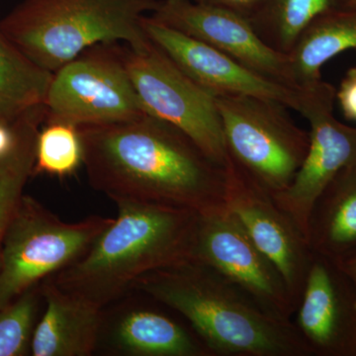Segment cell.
<instances>
[{"instance_id": "obj_1", "label": "cell", "mask_w": 356, "mask_h": 356, "mask_svg": "<svg viewBox=\"0 0 356 356\" xmlns=\"http://www.w3.org/2000/svg\"><path fill=\"white\" fill-rule=\"evenodd\" d=\"M79 131L89 184L114 203L159 204L197 214L224 207L225 166L172 124L146 113Z\"/></svg>"}, {"instance_id": "obj_2", "label": "cell", "mask_w": 356, "mask_h": 356, "mask_svg": "<svg viewBox=\"0 0 356 356\" xmlns=\"http://www.w3.org/2000/svg\"><path fill=\"white\" fill-rule=\"evenodd\" d=\"M134 289L181 315L212 355L305 356L310 350L291 322L202 262L186 259L139 278Z\"/></svg>"}, {"instance_id": "obj_3", "label": "cell", "mask_w": 356, "mask_h": 356, "mask_svg": "<svg viewBox=\"0 0 356 356\" xmlns=\"http://www.w3.org/2000/svg\"><path fill=\"white\" fill-rule=\"evenodd\" d=\"M117 216L77 261L48 278L105 309L142 276L191 257L197 213L159 204L117 201Z\"/></svg>"}, {"instance_id": "obj_4", "label": "cell", "mask_w": 356, "mask_h": 356, "mask_svg": "<svg viewBox=\"0 0 356 356\" xmlns=\"http://www.w3.org/2000/svg\"><path fill=\"white\" fill-rule=\"evenodd\" d=\"M159 1L23 0L0 21V30L33 62L56 72L96 44L149 43L142 20Z\"/></svg>"}, {"instance_id": "obj_5", "label": "cell", "mask_w": 356, "mask_h": 356, "mask_svg": "<svg viewBox=\"0 0 356 356\" xmlns=\"http://www.w3.org/2000/svg\"><path fill=\"white\" fill-rule=\"evenodd\" d=\"M112 221L91 216L65 222L36 199L23 195L2 245L0 310L83 257Z\"/></svg>"}, {"instance_id": "obj_6", "label": "cell", "mask_w": 356, "mask_h": 356, "mask_svg": "<svg viewBox=\"0 0 356 356\" xmlns=\"http://www.w3.org/2000/svg\"><path fill=\"white\" fill-rule=\"evenodd\" d=\"M216 103L229 156L273 195L286 189L308 152L309 132L274 100L219 96Z\"/></svg>"}, {"instance_id": "obj_7", "label": "cell", "mask_w": 356, "mask_h": 356, "mask_svg": "<svg viewBox=\"0 0 356 356\" xmlns=\"http://www.w3.org/2000/svg\"><path fill=\"white\" fill-rule=\"evenodd\" d=\"M44 123L77 128L126 123L146 114L118 43L100 44L54 72Z\"/></svg>"}, {"instance_id": "obj_8", "label": "cell", "mask_w": 356, "mask_h": 356, "mask_svg": "<svg viewBox=\"0 0 356 356\" xmlns=\"http://www.w3.org/2000/svg\"><path fill=\"white\" fill-rule=\"evenodd\" d=\"M123 51L145 111L172 124L225 166L228 149L216 97L192 81L151 40L140 48L123 47Z\"/></svg>"}, {"instance_id": "obj_9", "label": "cell", "mask_w": 356, "mask_h": 356, "mask_svg": "<svg viewBox=\"0 0 356 356\" xmlns=\"http://www.w3.org/2000/svg\"><path fill=\"white\" fill-rule=\"evenodd\" d=\"M191 259L214 269L267 313L290 322L296 312L278 269L225 206L198 215Z\"/></svg>"}, {"instance_id": "obj_10", "label": "cell", "mask_w": 356, "mask_h": 356, "mask_svg": "<svg viewBox=\"0 0 356 356\" xmlns=\"http://www.w3.org/2000/svg\"><path fill=\"white\" fill-rule=\"evenodd\" d=\"M334 100L332 84L322 79L312 86L301 112L310 123L308 152L289 186L273 195L307 242L318 199L341 170L356 165V128L334 117Z\"/></svg>"}, {"instance_id": "obj_11", "label": "cell", "mask_w": 356, "mask_h": 356, "mask_svg": "<svg viewBox=\"0 0 356 356\" xmlns=\"http://www.w3.org/2000/svg\"><path fill=\"white\" fill-rule=\"evenodd\" d=\"M224 202L257 247L278 269L298 306L314 252L273 194L229 153L225 163Z\"/></svg>"}, {"instance_id": "obj_12", "label": "cell", "mask_w": 356, "mask_h": 356, "mask_svg": "<svg viewBox=\"0 0 356 356\" xmlns=\"http://www.w3.org/2000/svg\"><path fill=\"white\" fill-rule=\"evenodd\" d=\"M143 28L192 81L215 96H254L274 100L301 113L310 88H297L262 76L209 44L145 16Z\"/></svg>"}, {"instance_id": "obj_13", "label": "cell", "mask_w": 356, "mask_h": 356, "mask_svg": "<svg viewBox=\"0 0 356 356\" xmlns=\"http://www.w3.org/2000/svg\"><path fill=\"white\" fill-rule=\"evenodd\" d=\"M151 17L209 44L262 76L297 88L288 55L268 46L243 16L193 0H159Z\"/></svg>"}, {"instance_id": "obj_14", "label": "cell", "mask_w": 356, "mask_h": 356, "mask_svg": "<svg viewBox=\"0 0 356 356\" xmlns=\"http://www.w3.org/2000/svg\"><path fill=\"white\" fill-rule=\"evenodd\" d=\"M296 311L311 355L356 356V287L337 262L314 252Z\"/></svg>"}, {"instance_id": "obj_15", "label": "cell", "mask_w": 356, "mask_h": 356, "mask_svg": "<svg viewBox=\"0 0 356 356\" xmlns=\"http://www.w3.org/2000/svg\"><path fill=\"white\" fill-rule=\"evenodd\" d=\"M44 311L35 325L33 356H89L99 346L104 309L88 300L42 282Z\"/></svg>"}, {"instance_id": "obj_16", "label": "cell", "mask_w": 356, "mask_h": 356, "mask_svg": "<svg viewBox=\"0 0 356 356\" xmlns=\"http://www.w3.org/2000/svg\"><path fill=\"white\" fill-rule=\"evenodd\" d=\"M110 353L127 356H205L200 339L165 314L142 307L122 309L111 322L103 318L100 343Z\"/></svg>"}, {"instance_id": "obj_17", "label": "cell", "mask_w": 356, "mask_h": 356, "mask_svg": "<svg viewBox=\"0 0 356 356\" xmlns=\"http://www.w3.org/2000/svg\"><path fill=\"white\" fill-rule=\"evenodd\" d=\"M308 242L312 252L336 262L356 254V165L341 170L318 199Z\"/></svg>"}, {"instance_id": "obj_18", "label": "cell", "mask_w": 356, "mask_h": 356, "mask_svg": "<svg viewBox=\"0 0 356 356\" xmlns=\"http://www.w3.org/2000/svg\"><path fill=\"white\" fill-rule=\"evenodd\" d=\"M348 50H356V8L343 7L321 15L288 54L295 86L304 88L317 83L322 67Z\"/></svg>"}, {"instance_id": "obj_19", "label": "cell", "mask_w": 356, "mask_h": 356, "mask_svg": "<svg viewBox=\"0 0 356 356\" xmlns=\"http://www.w3.org/2000/svg\"><path fill=\"white\" fill-rule=\"evenodd\" d=\"M54 72L40 67L0 30V123L13 125L46 104Z\"/></svg>"}, {"instance_id": "obj_20", "label": "cell", "mask_w": 356, "mask_h": 356, "mask_svg": "<svg viewBox=\"0 0 356 356\" xmlns=\"http://www.w3.org/2000/svg\"><path fill=\"white\" fill-rule=\"evenodd\" d=\"M46 119L44 105L35 107L13 124L15 142L11 151L0 159V257L9 222L25 185L34 175L37 137Z\"/></svg>"}, {"instance_id": "obj_21", "label": "cell", "mask_w": 356, "mask_h": 356, "mask_svg": "<svg viewBox=\"0 0 356 356\" xmlns=\"http://www.w3.org/2000/svg\"><path fill=\"white\" fill-rule=\"evenodd\" d=\"M346 6V0H262L250 21L268 46L288 55L314 21Z\"/></svg>"}, {"instance_id": "obj_22", "label": "cell", "mask_w": 356, "mask_h": 356, "mask_svg": "<svg viewBox=\"0 0 356 356\" xmlns=\"http://www.w3.org/2000/svg\"><path fill=\"white\" fill-rule=\"evenodd\" d=\"M83 165V149L79 128L62 122L46 123L36 142L34 175L44 173L67 177Z\"/></svg>"}, {"instance_id": "obj_23", "label": "cell", "mask_w": 356, "mask_h": 356, "mask_svg": "<svg viewBox=\"0 0 356 356\" xmlns=\"http://www.w3.org/2000/svg\"><path fill=\"white\" fill-rule=\"evenodd\" d=\"M42 299L43 291L39 285L0 310V356H22L30 353Z\"/></svg>"}, {"instance_id": "obj_24", "label": "cell", "mask_w": 356, "mask_h": 356, "mask_svg": "<svg viewBox=\"0 0 356 356\" xmlns=\"http://www.w3.org/2000/svg\"><path fill=\"white\" fill-rule=\"evenodd\" d=\"M336 99L343 116L348 120L356 121V67L348 70L341 79L336 90Z\"/></svg>"}, {"instance_id": "obj_25", "label": "cell", "mask_w": 356, "mask_h": 356, "mask_svg": "<svg viewBox=\"0 0 356 356\" xmlns=\"http://www.w3.org/2000/svg\"><path fill=\"white\" fill-rule=\"evenodd\" d=\"M203 6L218 7L250 20L259 10L262 0H193Z\"/></svg>"}, {"instance_id": "obj_26", "label": "cell", "mask_w": 356, "mask_h": 356, "mask_svg": "<svg viewBox=\"0 0 356 356\" xmlns=\"http://www.w3.org/2000/svg\"><path fill=\"white\" fill-rule=\"evenodd\" d=\"M15 142V132L13 125L0 123V159L6 156Z\"/></svg>"}, {"instance_id": "obj_27", "label": "cell", "mask_w": 356, "mask_h": 356, "mask_svg": "<svg viewBox=\"0 0 356 356\" xmlns=\"http://www.w3.org/2000/svg\"><path fill=\"white\" fill-rule=\"evenodd\" d=\"M337 264L343 268L344 273L350 278L356 287V254L351 255L343 261L337 262Z\"/></svg>"}, {"instance_id": "obj_28", "label": "cell", "mask_w": 356, "mask_h": 356, "mask_svg": "<svg viewBox=\"0 0 356 356\" xmlns=\"http://www.w3.org/2000/svg\"><path fill=\"white\" fill-rule=\"evenodd\" d=\"M346 7H351V8H356V0H346Z\"/></svg>"}, {"instance_id": "obj_29", "label": "cell", "mask_w": 356, "mask_h": 356, "mask_svg": "<svg viewBox=\"0 0 356 356\" xmlns=\"http://www.w3.org/2000/svg\"><path fill=\"white\" fill-rule=\"evenodd\" d=\"M355 51H356V50H355Z\"/></svg>"}]
</instances>
